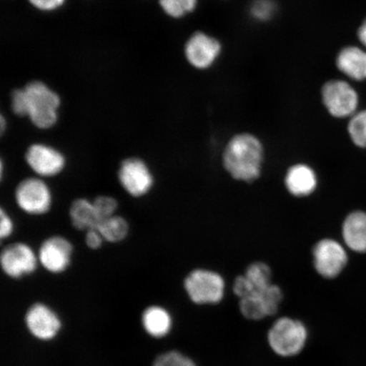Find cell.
Masks as SVG:
<instances>
[{"instance_id":"cb8c5ba5","label":"cell","mask_w":366,"mask_h":366,"mask_svg":"<svg viewBox=\"0 0 366 366\" xmlns=\"http://www.w3.org/2000/svg\"><path fill=\"white\" fill-rule=\"evenodd\" d=\"M152 366H197L190 357L179 351L172 350L159 355L154 360Z\"/></svg>"},{"instance_id":"f546056e","label":"cell","mask_w":366,"mask_h":366,"mask_svg":"<svg viewBox=\"0 0 366 366\" xmlns=\"http://www.w3.org/2000/svg\"><path fill=\"white\" fill-rule=\"evenodd\" d=\"M1 227H0V237L1 239H6L10 237L14 231V224L12 219L8 216V214L1 209Z\"/></svg>"},{"instance_id":"7402d4cb","label":"cell","mask_w":366,"mask_h":366,"mask_svg":"<svg viewBox=\"0 0 366 366\" xmlns=\"http://www.w3.org/2000/svg\"><path fill=\"white\" fill-rule=\"evenodd\" d=\"M347 132L355 145L366 148V109L351 117Z\"/></svg>"},{"instance_id":"484cf974","label":"cell","mask_w":366,"mask_h":366,"mask_svg":"<svg viewBox=\"0 0 366 366\" xmlns=\"http://www.w3.org/2000/svg\"><path fill=\"white\" fill-rule=\"evenodd\" d=\"M274 8L271 0H256L252 6V14L259 21L268 20L274 12Z\"/></svg>"},{"instance_id":"44dd1931","label":"cell","mask_w":366,"mask_h":366,"mask_svg":"<svg viewBox=\"0 0 366 366\" xmlns=\"http://www.w3.org/2000/svg\"><path fill=\"white\" fill-rule=\"evenodd\" d=\"M244 276L248 278L254 291L262 290L272 285V269L264 262H256L250 264L246 269Z\"/></svg>"},{"instance_id":"e0dca14e","label":"cell","mask_w":366,"mask_h":366,"mask_svg":"<svg viewBox=\"0 0 366 366\" xmlns=\"http://www.w3.org/2000/svg\"><path fill=\"white\" fill-rule=\"evenodd\" d=\"M343 241L351 250L366 253V213L352 212L342 223Z\"/></svg>"},{"instance_id":"3957f363","label":"cell","mask_w":366,"mask_h":366,"mask_svg":"<svg viewBox=\"0 0 366 366\" xmlns=\"http://www.w3.org/2000/svg\"><path fill=\"white\" fill-rule=\"evenodd\" d=\"M26 117L40 129L51 128L58 120L61 99L42 81H31L23 89Z\"/></svg>"},{"instance_id":"5bb4252c","label":"cell","mask_w":366,"mask_h":366,"mask_svg":"<svg viewBox=\"0 0 366 366\" xmlns=\"http://www.w3.org/2000/svg\"><path fill=\"white\" fill-rule=\"evenodd\" d=\"M72 245L63 237H52L45 240L39 252L41 264L52 273H61L70 264Z\"/></svg>"},{"instance_id":"277c9868","label":"cell","mask_w":366,"mask_h":366,"mask_svg":"<svg viewBox=\"0 0 366 366\" xmlns=\"http://www.w3.org/2000/svg\"><path fill=\"white\" fill-rule=\"evenodd\" d=\"M184 290L196 305H218L225 297V279L212 269H195L186 277Z\"/></svg>"},{"instance_id":"ffe728a7","label":"cell","mask_w":366,"mask_h":366,"mask_svg":"<svg viewBox=\"0 0 366 366\" xmlns=\"http://www.w3.org/2000/svg\"><path fill=\"white\" fill-rule=\"evenodd\" d=\"M97 229L102 233L104 240L112 242L122 241L129 231L126 219L117 216L102 219Z\"/></svg>"},{"instance_id":"7c38bea8","label":"cell","mask_w":366,"mask_h":366,"mask_svg":"<svg viewBox=\"0 0 366 366\" xmlns=\"http://www.w3.org/2000/svg\"><path fill=\"white\" fill-rule=\"evenodd\" d=\"M221 50L218 40L204 33H196L187 41L185 54L192 66L207 69L217 61Z\"/></svg>"},{"instance_id":"2e32d148","label":"cell","mask_w":366,"mask_h":366,"mask_svg":"<svg viewBox=\"0 0 366 366\" xmlns=\"http://www.w3.org/2000/svg\"><path fill=\"white\" fill-rule=\"evenodd\" d=\"M338 70L352 80H366V49L349 46L342 49L337 57Z\"/></svg>"},{"instance_id":"52a82bcc","label":"cell","mask_w":366,"mask_h":366,"mask_svg":"<svg viewBox=\"0 0 366 366\" xmlns=\"http://www.w3.org/2000/svg\"><path fill=\"white\" fill-rule=\"evenodd\" d=\"M313 265L320 277L334 279L340 276L347 263V252L336 240L324 239L312 249Z\"/></svg>"},{"instance_id":"603a6c76","label":"cell","mask_w":366,"mask_h":366,"mask_svg":"<svg viewBox=\"0 0 366 366\" xmlns=\"http://www.w3.org/2000/svg\"><path fill=\"white\" fill-rule=\"evenodd\" d=\"M198 0H159L163 11L173 18H180L193 11Z\"/></svg>"},{"instance_id":"d6986e66","label":"cell","mask_w":366,"mask_h":366,"mask_svg":"<svg viewBox=\"0 0 366 366\" xmlns=\"http://www.w3.org/2000/svg\"><path fill=\"white\" fill-rule=\"evenodd\" d=\"M70 217L73 226L79 230L97 228L100 219L94 202L85 199H76L71 206Z\"/></svg>"},{"instance_id":"9c48e42d","label":"cell","mask_w":366,"mask_h":366,"mask_svg":"<svg viewBox=\"0 0 366 366\" xmlns=\"http://www.w3.org/2000/svg\"><path fill=\"white\" fill-rule=\"evenodd\" d=\"M118 177L123 189L134 197L148 194L154 184V177L149 167L137 158L125 159L119 169Z\"/></svg>"},{"instance_id":"4fadbf2b","label":"cell","mask_w":366,"mask_h":366,"mask_svg":"<svg viewBox=\"0 0 366 366\" xmlns=\"http://www.w3.org/2000/svg\"><path fill=\"white\" fill-rule=\"evenodd\" d=\"M27 329L34 337L40 340H50L61 329V322L53 310L43 304L31 305L25 317Z\"/></svg>"},{"instance_id":"5b68a950","label":"cell","mask_w":366,"mask_h":366,"mask_svg":"<svg viewBox=\"0 0 366 366\" xmlns=\"http://www.w3.org/2000/svg\"><path fill=\"white\" fill-rule=\"evenodd\" d=\"M283 300L281 287L272 285L239 300V310L247 320L259 322L278 312Z\"/></svg>"},{"instance_id":"4316f807","label":"cell","mask_w":366,"mask_h":366,"mask_svg":"<svg viewBox=\"0 0 366 366\" xmlns=\"http://www.w3.org/2000/svg\"><path fill=\"white\" fill-rule=\"evenodd\" d=\"M11 107L14 113L19 117H26V109L24 92L16 89L11 95Z\"/></svg>"},{"instance_id":"ba28073f","label":"cell","mask_w":366,"mask_h":366,"mask_svg":"<svg viewBox=\"0 0 366 366\" xmlns=\"http://www.w3.org/2000/svg\"><path fill=\"white\" fill-rule=\"evenodd\" d=\"M16 201L23 212L30 214L48 212L52 204L49 187L39 178H29L19 183L16 190Z\"/></svg>"},{"instance_id":"d4e9b609","label":"cell","mask_w":366,"mask_h":366,"mask_svg":"<svg viewBox=\"0 0 366 366\" xmlns=\"http://www.w3.org/2000/svg\"><path fill=\"white\" fill-rule=\"evenodd\" d=\"M94 204L100 219L113 217L117 209V200L109 196L98 197L94 200Z\"/></svg>"},{"instance_id":"6da1fadb","label":"cell","mask_w":366,"mask_h":366,"mask_svg":"<svg viewBox=\"0 0 366 366\" xmlns=\"http://www.w3.org/2000/svg\"><path fill=\"white\" fill-rule=\"evenodd\" d=\"M263 160V145L253 134L235 135L224 149V167L237 181L250 182L257 179Z\"/></svg>"},{"instance_id":"4dcf8cb0","label":"cell","mask_w":366,"mask_h":366,"mask_svg":"<svg viewBox=\"0 0 366 366\" xmlns=\"http://www.w3.org/2000/svg\"><path fill=\"white\" fill-rule=\"evenodd\" d=\"M358 38L360 41V43L362 44L365 49H366V19L360 26L358 30Z\"/></svg>"},{"instance_id":"83f0119b","label":"cell","mask_w":366,"mask_h":366,"mask_svg":"<svg viewBox=\"0 0 366 366\" xmlns=\"http://www.w3.org/2000/svg\"><path fill=\"white\" fill-rule=\"evenodd\" d=\"M29 2L39 10L50 11L61 7L65 0H29Z\"/></svg>"},{"instance_id":"8fae6325","label":"cell","mask_w":366,"mask_h":366,"mask_svg":"<svg viewBox=\"0 0 366 366\" xmlns=\"http://www.w3.org/2000/svg\"><path fill=\"white\" fill-rule=\"evenodd\" d=\"M26 160L31 170L40 177L56 176L66 166V159L59 151L42 144L30 146Z\"/></svg>"},{"instance_id":"f1b7e54d","label":"cell","mask_w":366,"mask_h":366,"mask_svg":"<svg viewBox=\"0 0 366 366\" xmlns=\"http://www.w3.org/2000/svg\"><path fill=\"white\" fill-rule=\"evenodd\" d=\"M86 244L92 249H97L102 246L104 237L97 228L90 229L86 233Z\"/></svg>"},{"instance_id":"7a4b0ae2","label":"cell","mask_w":366,"mask_h":366,"mask_svg":"<svg viewBox=\"0 0 366 366\" xmlns=\"http://www.w3.org/2000/svg\"><path fill=\"white\" fill-rule=\"evenodd\" d=\"M309 338L306 325L300 320L282 317L274 320L267 332V342L274 355L292 358L303 352Z\"/></svg>"},{"instance_id":"30bf717a","label":"cell","mask_w":366,"mask_h":366,"mask_svg":"<svg viewBox=\"0 0 366 366\" xmlns=\"http://www.w3.org/2000/svg\"><path fill=\"white\" fill-rule=\"evenodd\" d=\"M0 262L7 276L20 278L35 271L38 259L29 245L18 242L7 246L2 251Z\"/></svg>"},{"instance_id":"8992f818","label":"cell","mask_w":366,"mask_h":366,"mask_svg":"<svg viewBox=\"0 0 366 366\" xmlns=\"http://www.w3.org/2000/svg\"><path fill=\"white\" fill-rule=\"evenodd\" d=\"M322 102L329 113L337 118L354 116L359 105V96L347 81L332 80L323 86Z\"/></svg>"},{"instance_id":"ac0fdd59","label":"cell","mask_w":366,"mask_h":366,"mask_svg":"<svg viewBox=\"0 0 366 366\" xmlns=\"http://www.w3.org/2000/svg\"><path fill=\"white\" fill-rule=\"evenodd\" d=\"M142 322L150 336L162 338L170 332L172 326L171 315L159 306H151L144 311Z\"/></svg>"},{"instance_id":"9a60e30c","label":"cell","mask_w":366,"mask_h":366,"mask_svg":"<svg viewBox=\"0 0 366 366\" xmlns=\"http://www.w3.org/2000/svg\"><path fill=\"white\" fill-rule=\"evenodd\" d=\"M317 174L307 164H295L286 173L285 186L287 191L295 197L312 194L317 189Z\"/></svg>"},{"instance_id":"1f68e13d","label":"cell","mask_w":366,"mask_h":366,"mask_svg":"<svg viewBox=\"0 0 366 366\" xmlns=\"http://www.w3.org/2000/svg\"><path fill=\"white\" fill-rule=\"evenodd\" d=\"M6 127V121H4V118L3 117H1V131L4 132V127Z\"/></svg>"}]
</instances>
